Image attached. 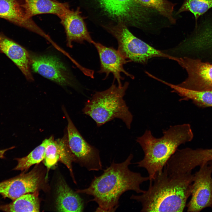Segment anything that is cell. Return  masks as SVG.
Wrapping results in <instances>:
<instances>
[{"label": "cell", "instance_id": "cell-16", "mask_svg": "<svg viewBox=\"0 0 212 212\" xmlns=\"http://www.w3.org/2000/svg\"><path fill=\"white\" fill-rule=\"evenodd\" d=\"M209 49H212V25H207L174 47L173 50L177 56L183 57Z\"/></svg>", "mask_w": 212, "mask_h": 212}, {"label": "cell", "instance_id": "cell-10", "mask_svg": "<svg viewBox=\"0 0 212 212\" xmlns=\"http://www.w3.org/2000/svg\"><path fill=\"white\" fill-rule=\"evenodd\" d=\"M30 55L31 67L34 72L60 85H72V80L67 67L57 57Z\"/></svg>", "mask_w": 212, "mask_h": 212}, {"label": "cell", "instance_id": "cell-23", "mask_svg": "<svg viewBox=\"0 0 212 212\" xmlns=\"http://www.w3.org/2000/svg\"><path fill=\"white\" fill-rule=\"evenodd\" d=\"M211 8L212 0H186L177 14L188 11L193 14L197 19Z\"/></svg>", "mask_w": 212, "mask_h": 212}, {"label": "cell", "instance_id": "cell-22", "mask_svg": "<svg viewBox=\"0 0 212 212\" xmlns=\"http://www.w3.org/2000/svg\"><path fill=\"white\" fill-rule=\"evenodd\" d=\"M142 6L153 9L166 17L172 24L175 22L173 15L174 4L168 0H135Z\"/></svg>", "mask_w": 212, "mask_h": 212}, {"label": "cell", "instance_id": "cell-8", "mask_svg": "<svg viewBox=\"0 0 212 212\" xmlns=\"http://www.w3.org/2000/svg\"><path fill=\"white\" fill-rule=\"evenodd\" d=\"M200 166L194 174L191 197L186 205L187 212H199L212 208V166L207 163Z\"/></svg>", "mask_w": 212, "mask_h": 212}, {"label": "cell", "instance_id": "cell-4", "mask_svg": "<svg viewBox=\"0 0 212 212\" xmlns=\"http://www.w3.org/2000/svg\"><path fill=\"white\" fill-rule=\"evenodd\" d=\"M92 20L103 27L122 23L127 26L144 29L151 21L153 9L135 0H77Z\"/></svg>", "mask_w": 212, "mask_h": 212}, {"label": "cell", "instance_id": "cell-2", "mask_svg": "<svg viewBox=\"0 0 212 212\" xmlns=\"http://www.w3.org/2000/svg\"><path fill=\"white\" fill-rule=\"evenodd\" d=\"M194 174L192 172L168 175L163 168L150 182L148 189L131 199L140 203L142 212H182L191 195Z\"/></svg>", "mask_w": 212, "mask_h": 212}, {"label": "cell", "instance_id": "cell-3", "mask_svg": "<svg viewBox=\"0 0 212 212\" xmlns=\"http://www.w3.org/2000/svg\"><path fill=\"white\" fill-rule=\"evenodd\" d=\"M163 135L159 138L154 136L151 132L146 130L137 142L144 153L143 158L136 163L137 166L147 170L150 181L162 172L167 162L181 145L191 141L193 134L189 124L170 126L164 130Z\"/></svg>", "mask_w": 212, "mask_h": 212}, {"label": "cell", "instance_id": "cell-24", "mask_svg": "<svg viewBox=\"0 0 212 212\" xmlns=\"http://www.w3.org/2000/svg\"><path fill=\"white\" fill-rule=\"evenodd\" d=\"M45 152L44 164L48 169L55 165L60 159V150L58 139L54 140L53 137L49 138Z\"/></svg>", "mask_w": 212, "mask_h": 212}, {"label": "cell", "instance_id": "cell-9", "mask_svg": "<svg viewBox=\"0 0 212 212\" xmlns=\"http://www.w3.org/2000/svg\"><path fill=\"white\" fill-rule=\"evenodd\" d=\"M177 62L188 74L178 86L196 91L212 90V64L187 57L178 58Z\"/></svg>", "mask_w": 212, "mask_h": 212}, {"label": "cell", "instance_id": "cell-1", "mask_svg": "<svg viewBox=\"0 0 212 212\" xmlns=\"http://www.w3.org/2000/svg\"><path fill=\"white\" fill-rule=\"evenodd\" d=\"M133 157L130 154L122 162L116 163L113 161L102 174L94 177L88 187L76 192L92 196L93 198L89 201L97 203L96 211H115L118 207L120 197L124 193L133 191L142 193L145 191L141 189L140 185L149 180L148 176L143 177L129 169Z\"/></svg>", "mask_w": 212, "mask_h": 212}, {"label": "cell", "instance_id": "cell-12", "mask_svg": "<svg viewBox=\"0 0 212 212\" xmlns=\"http://www.w3.org/2000/svg\"><path fill=\"white\" fill-rule=\"evenodd\" d=\"M92 44L97 49L99 57L100 67L98 72L105 73V79L110 73H112L114 80H116L118 86L120 87L122 85L121 81L124 79L121 73H123L132 79L134 78V77L126 71L123 67L124 65L131 61L130 60H127L117 50L113 47H107L94 41Z\"/></svg>", "mask_w": 212, "mask_h": 212}, {"label": "cell", "instance_id": "cell-17", "mask_svg": "<svg viewBox=\"0 0 212 212\" xmlns=\"http://www.w3.org/2000/svg\"><path fill=\"white\" fill-rule=\"evenodd\" d=\"M56 203L58 211L78 212L84 210L82 199L64 181H61L57 186Z\"/></svg>", "mask_w": 212, "mask_h": 212}, {"label": "cell", "instance_id": "cell-5", "mask_svg": "<svg viewBox=\"0 0 212 212\" xmlns=\"http://www.w3.org/2000/svg\"><path fill=\"white\" fill-rule=\"evenodd\" d=\"M128 85L127 82L120 87L113 82L108 89L96 92L85 102L82 109L83 113L91 117L97 127L118 118L130 129L133 116L123 99Z\"/></svg>", "mask_w": 212, "mask_h": 212}, {"label": "cell", "instance_id": "cell-14", "mask_svg": "<svg viewBox=\"0 0 212 212\" xmlns=\"http://www.w3.org/2000/svg\"><path fill=\"white\" fill-rule=\"evenodd\" d=\"M38 185L37 177L30 171L0 182V194L14 201L25 194L34 192Z\"/></svg>", "mask_w": 212, "mask_h": 212}, {"label": "cell", "instance_id": "cell-26", "mask_svg": "<svg viewBox=\"0 0 212 212\" xmlns=\"http://www.w3.org/2000/svg\"><path fill=\"white\" fill-rule=\"evenodd\" d=\"M207 163H208L209 165H211L212 166V160L209 161Z\"/></svg>", "mask_w": 212, "mask_h": 212}, {"label": "cell", "instance_id": "cell-13", "mask_svg": "<svg viewBox=\"0 0 212 212\" xmlns=\"http://www.w3.org/2000/svg\"><path fill=\"white\" fill-rule=\"evenodd\" d=\"M80 8L69 9L59 19L66 34L67 45L72 47V42L83 43L86 41L92 44L94 41L88 31Z\"/></svg>", "mask_w": 212, "mask_h": 212}, {"label": "cell", "instance_id": "cell-18", "mask_svg": "<svg viewBox=\"0 0 212 212\" xmlns=\"http://www.w3.org/2000/svg\"><path fill=\"white\" fill-rule=\"evenodd\" d=\"M24 5L29 16L44 14L57 16L59 18L69 9L68 3L56 0H24Z\"/></svg>", "mask_w": 212, "mask_h": 212}, {"label": "cell", "instance_id": "cell-25", "mask_svg": "<svg viewBox=\"0 0 212 212\" xmlns=\"http://www.w3.org/2000/svg\"><path fill=\"white\" fill-rule=\"evenodd\" d=\"M14 148V147H11L10 148L6 149H5L2 150H0V158H3L4 157V154L6 151L9 150Z\"/></svg>", "mask_w": 212, "mask_h": 212}, {"label": "cell", "instance_id": "cell-15", "mask_svg": "<svg viewBox=\"0 0 212 212\" xmlns=\"http://www.w3.org/2000/svg\"><path fill=\"white\" fill-rule=\"evenodd\" d=\"M0 50L16 64L27 80H34L30 70V55L25 49L0 34Z\"/></svg>", "mask_w": 212, "mask_h": 212}, {"label": "cell", "instance_id": "cell-7", "mask_svg": "<svg viewBox=\"0 0 212 212\" xmlns=\"http://www.w3.org/2000/svg\"><path fill=\"white\" fill-rule=\"evenodd\" d=\"M63 109L68 122V144L75 158L89 171L102 170V164L99 150L84 138L65 109Z\"/></svg>", "mask_w": 212, "mask_h": 212}, {"label": "cell", "instance_id": "cell-19", "mask_svg": "<svg viewBox=\"0 0 212 212\" xmlns=\"http://www.w3.org/2000/svg\"><path fill=\"white\" fill-rule=\"evenodd\" d=\"M163 83L170 87L172 92L182 97L180 101L191 100L198 107H212V90L196 91L186 89L163 81Z\"/></svg>", "mask_w": 212, "mask_h": 212}, {"label": "cell", "instance_id": "cell-21", "mask_svg": "<svg viewBox=\"0 0 212 212\" xmlns=\"http://www.w3.org/2000/svg\"><path fill=\"white\" fill-rule=\"evenodd\" d=\"M49 140V138L45 139L27 156L16 158L17 164L14 170L26 171L32 165L40 163L44 159L46 148Z\"/></svg>", "mask_w": 212, "mask_h": 212}, {"label": "cell", "instance_id": "cell-11", "mask_svg": "<svg viewBox=\"0 0 212 212\" xmlns=\"http://www.w3.org/2000/svg\"><path fill=\"white\" fill-rule=\"evenodd\" d=\"M0 18L36 33L47 40L49 36L29 16L24 0H0Z\"/></svg>", "mask_w": 212, "mask_h": 212}, {"label": "cell", "instance_id": "cell-20", "mask_svg": "<svg viewBox=\"0 0 212 212\" xmlns=\"http://www.w3.org/2000/svg\"><path fill=\"white\" fill-rule=\"evenodd\" d=\"M0 210L7 212H39V201L35 194L26 193L12 203L0 206Z\"/></svg>", "mask_w": 212, "mask_h": 212}, {"label": "cell", "instance_id": "cell-6", "mask_svg": "<svg viewBox=\"0 0 212 212\" xmlns=\"http://www.w3.org/2000/svg\"><path fill=\"white\" fill-rule=\"evenodd\" d=\"M116 39L117 50L126 59L143 64L151 58L163 57L175 61L177 58L156 49L133 35L124 24L119 23L103 27Z\"/></svg>", "mask_w": 212, "mask_h": 212}]
</instances>
